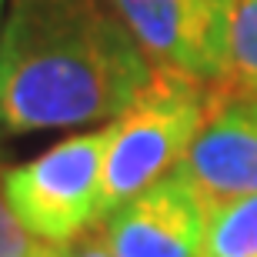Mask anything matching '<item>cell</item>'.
Returning <instances> with one entry per match:
<instances>
[{"label":"cell","mask_w":257,"mask_h":257,"mask_svg":"<svg viewBox=\"0 0 257 257\" xmlns=\"http://www.w3.org/2000/svg\"><path fill=\"white\" fill-rule=\"evenodd\" d=\"M151 77L114 0H10L0 24V137L114 120Z\"/></svg>","instance_id":"cell-1"},{"label":"cell","mask_w":257,"mask_h":257,"mask_svg":"<svg viewBox=\"0 0 257 257\" xmlns=\"http://www.w3.org/2000/svg\"><path fill=\"white\" fill-rule=\"evenodd\" d=\"M210 97V84L154 70L151 84L134 97L124 114L107 120L100 217L181 167L204 127Z\"/></svg>","instance_id":"cell-2"},{"label":"cell","mask_w":257,"mask_h":257,"mask_svg":"<svg viewBox=\"0 0 257 257\" xmlns=\"http://www.w3.org/2000/svg\"><path fill=\"white\" fill-rule=\"evenodd\" d=\"M107 127L50 147L4 174V194L17 220L47 244H70L100 220Z\"/></svg>","instance_id":"cell-3"},{"label":"cell","mask_w":257,"mask_h":257,"mask_svg":"<svg viewBox=\"0 0 257 257\" xmlns=\"http://www.w3.org/2000/svg\"><path fill=\"white\" fill-rule=\"evenodd\" d=\"M237 0H114L154 70L217 87L230 74Z\"/></svg>","instance_id":"cell-4"},{"label":"cell","mask_w":257,"mask_h":257,"mask_svg":"<svg viewBox=\"0 0 257 257\" xmlns=\"http://www.w3.org/2000/svg\"><path fill=\"white\" fill-rule=\"evenodd\" d=\"M177 171L207 210L257 194V94L214 87L204 127Z\"/></svg>","instance_id":"cell-5"},{"label":"cell","mask_w":257,"mask_h":257,"mask_svg":"<svg viewBox=\"0 0 257 257\" xmlns=\"http://www.w3.org/2000/svg\"><path fill=\"white\" fill-rule=\"evenodd\" d=\"M207 214L194 187L171 171L97 220L114 257H204Z\"/></svg>","instance_id":"cell-6"},{"label":"cell","mask_w":257,"mask_h":257,"mask_svg":"<svg viewBox=\"0 0 257 257\" xmlns=\"http://www.w3.org/2000/svg\"><path fill=\"white\" fill-rule=\"evenodd\" d=\"M204 257H257V194L207 214Z\"/></svg>","instance_id":"cell-7"},{"label":"cell","mask_w":257,"mask_h":257,"mask_svg":"<svg viewBox=\"0 0 257 257\" xmlns=\"http://www.w3.org/2000/svg\"><path fill=\"white\" fill-rule=\"evenodd\" d=\"M250 80H257V0H237L230 24V74L224 84Z\"/></svg>","instance_id":"cell-8"},{"label":"cell","mask_w":257,"mask_h":257,"mask_svg":"<svg viewBox=\"0 0 257 257\" xmlns=\"http://www.w3.org/2000/svg\"><path fill=\"white\" fill-rule=\"evenodd\" d=\"M40 240L17 220L7 194L0 191V257H30Z\"/></svg>","instance_id":"cell-9"},{"label":"cell","mask_w":257,"mask_h":257,"mask_svg":"<svg viewBox=\"0 0 257 257\" xmlns=\"http://www.w3.org/2000/svg\"><path fill=\"white\" fill-rule=\"evenodd\" d=\"M60 257H114V250L107 247V240L100 237V230H84L80 237L70 244H60Z\"/></svg>","instance_id":"cell-10"},{"label":"cell","mask_w":257,"mask_h":257,"mask_svg":"<svg viewBox=\"0 0 257 257\" xmlns=\"http://www.w3.org/2000/svg\"><path fill=\"white\" fill-rule=\"evenodd\" d=\"M30 257H60V244H47V240H40L37 250H34Z\"/></svg>","instance_id":"cell-11"},{"label":"cell","mask_w":257,"mask_h":257,"mask_svg":"<svg viewBox=\"0 0 257 257\" xmlns=\"http://www.w3.org/2000/svg\"><path fill=\"white\" fill-rule=\"evenodd\" d=\"M230 87H240V90H250V94H257V80H250V84H230Z\"/></svg>","instance_id":"cell-12"},{"label":"cell","mask_w":257,"mask_h":257,"mask_svg":"<svg viewBox=\"0 0 257 257\" xmlns=\"http://www.w3.org/2000/svg\"><path fill=\"white\" fill-rule=\"evenodd\" d=\"M0 10H4V0H0ZM0 24H4V20H0Z\"/></svg>","instance_id":"cell-13"}]
</instances>
